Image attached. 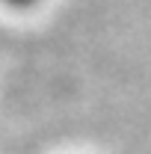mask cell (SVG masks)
<instances>
[{
  "label": "cell",
  "mask_w": 151,
  "mask_h": 154,
  "mask_svg": "<svg viewBox=\"0 0 151 154\" xmlns=\"http://www.w3.org/2000/svg\"><path fill=\"white\" fill-rule=\"evenodd\" d=\"M6 3H12V6H33L36 0H6Z\"/></svg>",
  "instance_id": "6da1fadb"
}]
</instances>
